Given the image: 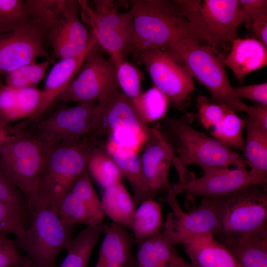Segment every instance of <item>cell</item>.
Segmentation results:
<instances>
[{"instance_id": "9", "label": "cell", "mask_w": 267, "mask_h": 267, "mask_svg": "<svg viewBox=\"0 0 267 267\" xmlns=\"http://www.w3.org/2000/svg\"><path fill=\"white\" fill-rule=\"evenodd\" d=\"M31 217L24 234L13 242L35 267H55L60 253L70 246L74 225L64 223L48 207H36Z\"/></svg>"}, {"instance_id": "7", "label": "cell", "mask_w": 267, "mask_h": 267, "mask_svg": "<svg viewBox=\"0 0 267 267\" xmlns=\"http://www.w3.org/2000/svg\"><path fill=\"white\" fill-rule=\"evenodd\" d=\"M181 14L205 43L226 50L237 38L238 0H174ZM219 51V50H218Z\"/></svg>"}, {"instance_id": "20", "label": "cell", "mask_w": 267, "mask_h": 267, "mask_svg": "<svg viewBox=\"0 0 267 267\" xmlns=\"http://www.w3.org/2000/svg\"><path fill=\"white\" fill-rule=\"evenodd\" d=\"M104 234L94 267H138L133 252L134 239L126 227L112 222Z\"/></svg>"}, {"instance_id": "26", "label": "cell", "mask_w": 267, "mask_h": 267, "mask_svg": "<svg viewBox=\"0 0 267 267\" xmlns=\"http://www.w3.org/2000/svg\"><path fill=\"white\" fill-rule=\"evenodd\" d=\"M100 201L104 216L131 229L136 204L122 182L104 189Z\"/></svg>"}, {"instance_id": "37", "label": "cell", "mask_w": 267, "mask_h": 267, "mask_svg": "<svg viewBox=\"0 0 267 267\" xmlns=\"http://www.w3.org/2000/svg\"><path fill=\"white\" fill-rule=\"evenodd\" d=\"M28 18L25 0H0V35L14 30Z\"/></svg>"}, {"instance_id": "6", "label": "cell", "mask_w": 267, "mask_h": 267, "mask_svg": "<svg viewBox=\"0 0 267 267\" xmlns=\"http://www.w3.org/2000/svg\"><path fill=\"white\" fill-rule=\"evenodd\" d=\"M82 20L88 25L96 40V45L110 55L114 64L133 53L128 11L120 12L121 5L114 0H78Z\"/></svg>"}, {"instance_id": "40", "label": "cell", "mask_w": 267, "mask_h": 267, "mask_svg": "<svg viewBox=\"0 0 267 267\" xmlns=\"http://www.w3.org/2000/svg\"><path fill=\"white\" fill-rule=\"evenodd\" d=\"M198 117L202 126L210 133L223 119L228 108L223 105L210 101L205 96L197 99Z\"/></svg>"}, {"instance_id": "43", "label": "cell", "mask_w": 267, "mask_h": 267, "mask_svg": "<svg viewBox=\"0 0 267 267\" xmlns=\"http://www.w3.org/2000/svg\"><path fill=\"white\" fill-rule=\"evenodd\" d=\"M267 13L266 0H238V19L240 25L244 24L251 29L253 22L259 17Z\"/></svg>"}, {"instance_id": "41", "label": "cell", "mask_w": 267, "mask_h": 267, "mask_svg": "<svg viewBox=\"0 0 267 267\" xmlns=\"http://www.w3.org/2000/svg\"><path fill=\"white\" fill-rule=\"evenodd\" d=\"M90 177L87 169L76 181L71 191L90 207L102 212L101 201L94 189Z\"/></svg>"}, {"instance_id": "35", "label": "cell", "mask_w": 267, "mask_h": 267, "mask_svg": "<svg viewBox=\"0 0 267 267\" xmlns=\"http://www.w3.org/2000/svg\"><path fill=\"white\" fill-rule=\"evenodd\" d=\"M51 61L31 63L6 75V85L15 89L34 87L44 78Z\"/></svg>"}, {"instance_id": "8", "label": "cell", "mask_w": 267, "mask_h": 267, "mask_svg": "<svg viewBox=\"0 0 267 267\" xmlns=\"http://www.w3.org/2000/svg\"><path fill=\"white\" fill-rule=\"evenodd\" d=\"M191 117L168 119L167 129L175 137L174 152L186 166L195 165L202 170L213 168L246 167L245 160L233 149L213 137L193 129Z\"/></svg>"}, {"instance_id": "28", "label": "cell", "mask_w": 267, "mask_h": 267, "mask_svg": "<svg viewBox=\"0 0 267 267\" xmlns=\"http://www.w3.org/2000/svg\"><path fill=\"white\" fill-rule=\"evenodd\" d=\"M247 136L243 152L250 171L267 180V133L255 126L247 118L244 119Z\"/></svg>"}, {"instance_id": "39", "label": "cell", "mask_w": 267, "mask_h": 267, "mask_svg": "<svg viewBox=\"0 0 267 267\" xmlns=\"http://www.w3.org/2000/svg\"><path fill=\"white\" fill-rule=\"evenodd\" d=\"M43 97L42 90L34 87L16 89V120H26L39 110Z\"/></svg>"}, {"instance_id": "30", "label": "cell", "mask_w": 267, "mask_h": 267, "mask_svg": "<svg viewBox=\"0 0 267 267\" xmlns=\"http://www.w3.org/2000/svg\"><path fill=\"white\" fill-rule=\"evenodd\" d=\"M162 225V204L154 199L144 201L136 208L131 228L134 242L156 234Z\"/></svg>"}, {"instance_id": "31", "label": "cell", "mask_w": 267, "mask_h": 267, "mask_svg": "<svg viewBox=\"0 0 267 267\" xmlns=\"http://www.w3.org/2000/svg\"><path fill=\"white\" fill-rule=\"evenodd\" d=\"M58 215L66 224L81 223L87 225L103 222L105 216L102 212L90 207L71 191L63 199Z\"/></svg>"}, {"instance_id": "19", "label": "cell", "mask_w": 267, "mask_h": 267, "mask_svg": "<svg viewBox=\"0 0 267 267\" xmlns=\"http://www.w3.org/2000/svg\"><path fill=\"white\" fill-rule=\"evenodd\" d=\"M92 34V33H91ZM96 40L92 34L91 40L86 49L80 54L71 58L59 60L50 70L44 83L40 107L32 117L17 124L20 128L34 123L39 120L45 111L69 86L79 72L86 58L93 47Z\"/></svg>"}, {"instance_id": "33", "label": "cell", "mask_w": 267, "mask_h": 267, "mask_svg": "<svg viewBox=\"0 0 267 267\" xmlns=\"http://www.w3.org/2000/svg\"><path fill=\"white\" fill-rule=\"evenodd\" d=\"M244 128V120L237 115L236 111L228 108L223 119L210 133L214 138L224 146L243 151Z\"/></svg>"}, {"instance_id": "16", "label": "cell", "mask_w": 267, "mask_h": 267, "mask_svg": "<svg viewBox=\"0 0 267 267\" xmlns=\"http://www.w3.org/2000/svg\"><path fill=\"white\" fill-rule=\"evenodd\" d=\"M97 102L61 107L45 119L34 123L36 133L32 134L46 142L73 141L87 136Z\"/></svg>"}, {"instance_id": "5", "label": "cell", "mask_w": 267, "mask_h": 267, "mask_svg": "<svg viewBox=\"0 0 267 267\" xmlns=\"http://www.w3.org/2000/svg\"><path fill=\"white\" fill-rule=\"evenodd\" d=\"M212 198L221 223L218 235L221 243L237 241L267 227V184Z\"/></svg>"}, {"instance_id": "38", "label": "cell", "mask_w": 267, "mask_h": 267, "mask_svg": "<svg viewBox=\"0 0 267 267\" xmlns=\"http://www.w3.org/2000/svg\"><path fill=\"white\" fill-rule=\"evenodd\" d=\"M29 215L10 204L0 201V232L12 233L15 238L22 237L28 227L27 221Z\"/></svg>"}, {"instance_id": "25", "label": "cell", "mask_w": 267, "mask_h": 267, "mask_svg": "<svg viewBox=\"0 0 267 267\" xmlns=\"http://www.w3.org/2000/svg\"><path fill=\"white\" fill-rule=\"evenodd\" d=\"M223 245L241 267H267V227Z\"/></svg>"}, {"instance_id": "2", "label": "cell", "mask_w": 267, "mask_h": 267, "mask_svg": "<svg viewBox=\"0 0 267 267\" xmlns=\"http://www.w3.org/2000/svg\"><path fill=\"white\" fill-rule=\"evenodd\" d=\"M128 11L134 53L163 48L183 38L206 43L181 14L174 0H132Z\"/></svg>"}, {"instance_id": "46", "label": "cell", "mask_w": 267, "mask_h": 267, "mask_svg": "<svg viewBox=\"0 0 267 267\" xmlns=\"http://www.w3.org/2000/svg\"><path fill=\"white\" fill-rule=\"evenodd\" d=\"M235 96L258 104L267 105V83L249 86L232 87Z\"/></svg>"}, {"instance_id": "36", "label": "cell", "mask_w": 267, "mask_h": 267, "mask_svg": "<svg viewBox=\"0 0 267 267\" xmlns=\"http://www.w3.org/2000/svg\"><path fill=\"white\" fill-rule=\"evenodd\" d=\"M116 76L122 92L129 98L133 99L141 92V75L138 69L126 59L115 64Z\"/></svg>"}, {"instance_id": "1", "label": "cell", "mask_w": 267, "mask_h": 267, "mask_svg": "<svg viewBox=\"0 0 267 267\" xmlns=\"http://www.w3.org/2000/svg\"><path fill=\"white\" fill-rule=\"evenodd\" d=\"M46 143L36 208L48 207L58 214L63 199L87 169L90 153L98 141L85 136L73 141Z\"/></svg>"}, {"instance_id": "15", "label": "cell", "mask_w": 267, "mask_h": 267, "mask_svg": "<svg viewBox=\"0 0 267 267\" xmlns=\"http://www.w3.org/2000/svg\"><path fill=\"white\" fill-rule=\"evenodd\" d=\"M204 175L183 183L172 185L175 194H185L187 197L213 198L229 194L253 184H265L246 167L213 168L203 170Z\"/></svg>"}, {"instance_id": "22", "label": "cell", "mask_w": 267, "mask_h": 267, "mask_svg": "<svg viewBox=\"0 0 267 267\" xmlns=\"http://www.w3.org/2000/svg\"><path fill=\"white\" fill-rule=\"evenodd\" d=\"M224 63L242 82L248 74L267 65V46L256 38H237L232 41Z\"/></svg>"}, {"instance_id": "47", "label": "cell", "mask_w": 267, "mask_h": 267, "mask_svg": "<svg viewBox=\"0 0 267 267\" xmlns=\"http://www.w3.org/2000/svg\"><path fill=\"white\" fill-rule=\"evenodd\" d=\"M245 111L248 114L247 118L251 122L261 130L267 133V105H247Z\"/></svg>"}, {"instance_id": "24", "label": "cell", "mask_w": 267, "mask_h": 267, "mask_svg": "<svg viewBox=\"0 0 267 267\" xmlns=\"http://www.w3.org/2000/svg\"><path fill=\"white\" fill-rule=\"evenodd\" d=\"M138 267H193L181 258L173 245L163 238L162 230L156 234L135 242Z\"/></svg>"}, {"instance_id": "50", "label": "cell", "mask_w": 267, "mask_h": 267, "mask_svg": "<svg viewBox=\"0 0 267 267\" xmlns=\"http://www.w3.org/2000/svg\"><path fill=\"white\" fill-rule=\"evenodd\" d=\"M6 130V129L3 128L0 123V134L4 133Z\"/></svg>"}, {"instance_id": "21", "label": "cell", "mask_w": 267, "mask_h": 267, "mask_svg": "<svg viewBox=\"0 0 267 267\" xmlns=\"http://www.w3.org/2000/svg\"><path fill=\"white\" fill-rule=\"evenodd\" d=\"M106 141L105 143H102L104 148L130 183L135 204L138 205L149 199H155L157 195L145 179L138 153L109 140Z\"/></svg>"}, {"instance_id": "44", "label": "cell", "mask_w": 267, "mask_h": 267, "mask_svg": "<svg viewBox=\"0 0 267 267\" xmlns=\"http://www.w3.org/2000/svg\"><path fill=\"white\" fill-rule=\"evenodd\" d=\"M30 260L22 257L13 241L0 232V267H19Z\"/></svg>"}, {"instance_id": "27", "label": "cell", "mask_w": 267, "mask_h": 267, "mask_svg": "<svg viewBox=\"0 0 267 267\" xmlns=\"http://www.w3.org/2000/svg\"><path fill=\"white\" fill-rule=\"evenodd\" d=\"M106 227L101 222L88 225L72 239L60 267H88L92 251Z\"/></svg>"}, {"instance_id": "48", "label": "cell", "mask_w": 267, "mask_h": 267, "mask_svg": "<svg viewBox=\"0 0 267 267\" xmlns=\"http://www.w3.org/2000/svg\"><path fill=\"white\" fill-rule=\"evenodd\" d=\"M251 29L255 36L266 46L267 45V13L264 14L253 23Z\"/></svg>"}, {"instance_id": "13", "label": "cell", "mask_w": 267, "mask_h": 267, "mask_svg": "<svg viewBox=\"0 0 267 267\" xmlns=\"http://www.w3.org/2000/svg\"><path fill=\"white\" fill-rule=\"evenodd\" d=\"M114 63L106 59L95 45L66 89L58 96L63 102L99 101L120 89Z\"/></svg>"}, {"instance_id": "3", "label": "cell", "mask_w": 267, "mask_h": 267, "mask_svg": "<svg viewBox=\"0 0 267 267\" xmlns=\"http://www.w3.org/2000/svg\"><path fill=\"white\" fill-rule=\"evenodd\" d=\"M10 131L0 144V172L23 195L32 216L47 143L23 130Z\"/></svg>"}, {"instance_id": "34", "label": "cell", "mask_w": 267, "mask_h": 267, "mask_svg": "<svg viewBox=\"0 0 267 267\" xmlns=\"http://www.w3.org/2000/svg\"><path fill=\"white\" fill-rule=\"evenodd\" d=\"M68 0H25L29 17L40 22L47 32L57 22Z\"/></svg>"}, {"instance_id": "11", "label": "cell", "mask_w": 267, "mask_h": 267, "mask_svg": "<svg viewBox=\"0 0 267 267\" xmlns=\"http://www.w3.org/2000/svg\"><path fill=\"white\" fill-rule=\"evenodd\" d=\"M149 128L132 101L118 89L97 102L87 136L97 141L108 137L126 139L148 134Z\"/></svg>"}, {"instance_id": "12", "label": "cell", "mask_w": 267, "mask_h": 267, "mask_svg": "<svg viewBox=\"0 0 267 267\" xmlns=\"http://www.w3.org/2000/svg\"><path fill=\"white\" fill-rule=\"evenodd\" d=\"M135 54L144 65L154 86L177 107H184L195 89L193 77L187 67L162 48L149 49Z\"/></svg>"}, {"instance_id": "4", "label": "cell", "mask_w": 267, "mask_h": 267, "mask_svg": "<svg viewBox=\"0 0 267 267\" xmlns=\"http://www.w3.org/2000/svg\"><path fill=\"white\" fill-rule=\"evenodd\" d=\"M180 61L192 77L210 92L212 102L237 111H245L247 104L234 94L225 69L224 56L209 45L183 38L163 48Z\"/></svg>"}, {"instance_id": "42", "label": "cell", "mask_w": 267, "mask_h": 267, "mask_svg": "<svg viewBox=\"0 0 267 267\" xmlns=\"http://www.w3.org/2000/svg\"><path fill=\"white\" fill-rule=\"evenodd\" d=\"M16 89L0 83V123L3 128L16 121Z\"/></svg>"}, {"instance_id": "10", "label": "cell", "mask_w": 267, "mask_h": 267, "mask_svg": "<svg viewBox=\"0 0 267 267\" xmlns=\"http://www.w3.org/2000/svg\"><path fill=\"white\" fill-rule=\"evenodd\" d=\"M165 191L166 197L160 200L172 209L167 215L162 230V236L168 243L184 245L199 237L218 235L221 223L212 198H203L198 207L185 212L178 203L170 183Z\"/></svg>"}, {"instance_id": "45", "label": "cell", "mask_w": 267, "mask_h": 267, "mask_svg": "<svg viewBox=\"0 0 267 267\" xmlns=\"http://www.w3.org/2000/svg\"><path fill=\"white\" fill-rule=\"evenodd\" d=\"M0 201L10 204L31 215L27 202L22 193L0 172Z\"/></svg>"}, {"instance_id": "18", "label": "cell", "mask_w": 267, "mask_h": 267, "mask_svg": "<svg viewBox=\"0 0 267 267\" xmlns=\"http://www.w3.org/2000/svg\"><path fill=\"white\" fill-rule=\"evenodd\" d=\"M139 157L145 179L151 189L157 195L166 188L174 151L158 129L149 128L147 138L141 150Z\"/></svg>"}, {"instance_id": "32", "label": "cell", "mask_w": 267, "mask_h": 267, "mask_svg": "<svg viewBox=\"0 0 267 267\" xmlns=\"http://www.w3.org/2000/svg\"><path fill=\"white\" fill-rule=\"evenodd\" d=\"M132 101L138 114L147 125L165 116L169 102L167 96L155 86L141 93Z\"/></svg>"}, {"instance_id": "29", "label": "cell", "mask_w": 267, "mask_h": 267, "mask_svg": "<svg viewBox=\"0 0 267 267\" xmlns=\"http://www.w3.org/2000/svg\"><path fill=\"white\" fill-rule=\"evenodd\" d=\"M87 169L90 176L104 189L122 182L121 171L99 141L90 153Z\"/></svg>"}, {"instance_id": "49", "label": "cell", "mask_w": 267, "mask_h": 267, "mask_svg": "<svg viewBox=\"0 0 267 267\" xmlns=\"http://www.w3.org/2000/svg\"><path fill=\"white\" fill-rule=\"evenodd\" d=\"M19 267H35L33 263L29 260L28 262Z\"/></svg>"}, {"instance_id": "17", "label": "cell", "mask_w": 267, "mask_h": 267, "mask_svg": "<svg viewBox=\"0 0 267 267\" xmlns=\"http://www.w3.org/2000/svg\"><path fill=\"white\" fill-rule=\"evenodd\" d=\"M78 0H68L56 24L48 31L46 38L53 49V57L59 60L76 56L89 44L92 34L82 23Z\"/></svg>"}, {"instance_id": "14", "label": "cell", "mask_w": 267, "mask_h": 267, "mask_svg": "<svg viewBox=\"0 0 267 267\" xmlns=\"http://www.w3.org/2000/svg\"><path fill=\"white\" fill-rule=\"evenodd\" d=\"M47 31L29 17L14 30L0 35V76L44 57L52 61L44 47Z\"/></svg>"}, {"instance_id": "23", "label": "cell", "mask_w": 267, "mask_h": 267, "mask_svg": "<svg viewBox=\"0 0 267 267\" xmlns=\"http://www.w3.org/2000/svg\"><path fill=\"white\" fill-rule=\"evenodd\" d=\"M183 247L193 267H241L227 248L213 236L196 238Z\"/></svg>"}]
</instances>
